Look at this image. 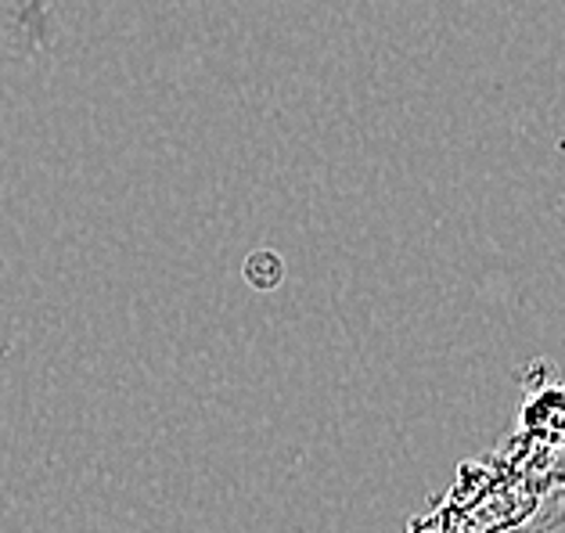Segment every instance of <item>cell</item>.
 Masks as SVG:
<instances>
[{"mask_svg":"<svg viewBox=\"0 0 565 533\" xmlns=\"http://www.w3.org/2000/svg\"><path fill=\"white\" fill-rule=\"evenodd\" d=\"M522 426L551 444H565V386H544L522 407Z\"/></svg>","mask_w":565,"mask_h":533,"instance_id":"6da1fadb","label":"cell"}]
</instances>
